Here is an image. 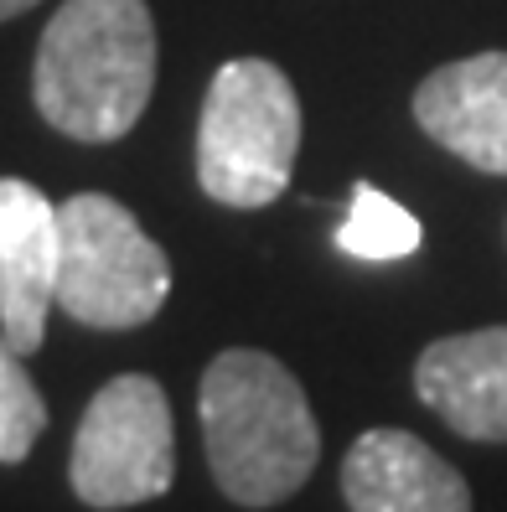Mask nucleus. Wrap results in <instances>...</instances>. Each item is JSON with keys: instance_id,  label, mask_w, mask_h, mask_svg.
<instances>
[{"instance_id": "nucleus-3", "label": "nucleus", "mask_w": 507, "mask_h": 512, "mask_svg": "<svg viewBox=\"0 0 507 512\" xmlns=\"http://www.w3.org/2000/svg\"><path fill=\"white\" fill-rule=\"evenodd\" d=\"M301 150V99L270 57H233L213 73L197 125V182L202 192L254 213L270 207L295 171Z\"/></svg>"}, {"instance_id": "nucleus-8", "label": "nucleus", "mask_w": 507, "mask_h": 512, "mask_svg": "<svg viewBox=\"0 0 507 512\" xmlns=\"http://www.w3.org/2000/svg\"><path fill=\"white\" fill-rule=\"evenodd\" d=\"M414 394L456 435L507 445V326L430 342L414 363Z\"/></svg>"}, {"instance_id": "nucleus-1", "label": "nucleus", "mask_w": 507, "mask_h": 512, "mask_svg": "<svg viewBox=\"0 0 507 512\" xmlns=\"http://www.w3.org/2000/svg\"><path fill=\"white\" fill-rule=\"evenodd\" d=\"M207 466L238 507H275L311 481L321 430L301 378L254 347L218 352L197 388Z\"/></svg>"}, {"instance_id": "nucleus-5", "label": "nucleus", "mask_w": 507, "mask_h": 512, "mask_svg": "<svg viewBox=\"0 0 507 512\" xmlns=\"http://www.w3.org/2000/svg\"><path fill=\"white\" fill-rule=\"evenodd\" d=\"M73 497L114 512L140 507L171 492L176 481V430L166 388L145 373H119L88 399L73 456H68Z\"/></svg>"}, {"instance_id": "nucleus-7", "label": "nucleus", "mask_w": 507, "mask_h": 512, "mask_svg": "<svg viewBox=\"0 0 507 512\" xmlns=\"http://www.w3.org/2000/svg\"><path fill=\"white\" fill-rule=\"evenodd\" d=\"M414 119L466 166L507 176V52H476L414 88Z\"/></svg>"}, {"instance_id": "nucleus-2", "label": "nucleus", "mask_w": 507, "mask_h": 512, "mask_svg": "<svg viewBox=\"0 0 507 512\" xmlns=\"http://www.w3.org/2000/svg\"><path fill=\"white\" fill-rule=\"evenodd\" d=\"M156 88V21L145 0H68L47 21L32 99L83 145L125 140Z\"/></svg>"}, {"instance_id": "nucleus-4", "label": "nucleus", "mask_w": 507, "mask_h": 512, "mask_svg": "<svg viewBox=\"0 0 507 512\" xmlns=\"http://www.w3.org/2000/svg\"><path fill=\"white\" fill-rule=\"evenodd\" d=\"M57 311L94 331L156 321L171 295V259L125 202L78 192L57 207Z\"/></svg>"}, {"instance_id": "nucleus-11", "label": "nucleus", "mask_w": 507, "mask_h": 512, "mask_svg": "<svg viewBox=\"0 0 507 512\" xmlns=\"http://www.w3.org/2000/svg\"><path fill=\"white\" fill-rule=\"evenodd\" d=\"M42 430H47V404L32 373H26V357L0 331V466H16L32 456Z\"/></svg>"}, {"instance_id": "nucleus-12", "label": "nucleus", "mask_w": 507, "mask_h": 512, "mask_svg": "<svg viewBox=\"0 0 507 512\" xmlns=\"http://www.w3.org/2000/svg\"><path fill=\"white\" fill-rule=\"evenodd\" d=\"M26 6H37V0H0V21H11V16H21Z\"/></svg>"}, {"instance_id": "nucleus-10", "label": "nucleus", "mask_w": 507, "mask_h": 512, "mask_svg": "<svg viewBox=\"0 0 507 512\" xmlns=\"http://www.w3.org/2000/svg\"><path fill=\"white\" fill-rule=\"evenodd\" d=\"M420 218L399 207L389 192H378L373 182H357L352 202H347V218L337 223V249L352 259H404L420 249Z\"/></svg>"}, {"instance_id": "nucleus-6", "label": "nucleus", "mask_w": 507, "mask_h": 512, "mask_svg": "<svg viewBox=\"0 0 507 512\" xmlns=\"http://www.w3.org/2000/svg\"><path fill=\"white\" fill-rule=\"evenodd\" d=\"M57 207L42 187L0 176V331L32 357L47 342V311L57 306Z\"/></svg>"}, {"instance_id": "nucleus-9", "label": "nucleus", "mask_w": 507, "mask_h": 512, "mask_svg": "<svg viewBox=\"0 0 507 512\" xmlns=\"http://www.w3.org/2000/svg\"><path fill=\"white\" fill-rule=\"evenodd\" d=\"M352 512H471L466 476L409 430H363L342 461Z\"/></svg>"}]
</instances>
